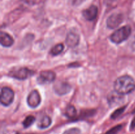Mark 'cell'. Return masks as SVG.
Returning a JSON list of instances; mask_svg holds the SVG:
<instances>
[{"mask_svg":"<svg viewBox=\"0 0 135 134\" xmlns=\"http://www.w3.org/2000/svg\"><path fill=\"white\" fill-rule=\"evenodd\" d=\"M63 134H80V130L76 127H73L66 130Z\"/></svg>","mask_w":135,"mask_h":134,"instance_id":"obj_18","label":"cell"},{"mask_svg":"<svg viewBox=\"0 0 135 134\" xmlns=\"http://www.w3.org/2000/svg\"><path fill=\"white\" fill-rule=\"evenodd\" d=\"M55 79V74L50 70L43 71L40 73L38 78V82L40 84H44L46 83H51Z\"/></svg>","mask_w":135,"mask_h":134,"instance_id":"obj_7","label":"cell"},{"mask_svg":"<svg viewBox=\"0 0 135 134\" xmlns=\"http://www.w3.org/2000/svg\"><path fill=\"white\" fill-rule=\"evenodd\" d=\"M34 74V72L25 67L13 68L9 72V76L13 78L23 80L28 78Z\"/></svg>","mask_w":135,"mask_h":134,"instance_id":"obj_3","label":"cell"},{"mask_svg":"<svg viewBox=\"0 0 135 134\" xmlns=\"http://www.w3.org/2000/svg\"><path fill=\"white\" fill-rule=\"evenodd\" d=\"M98 14V7L95 5H92L88 9L83 11V15L86 20L92 21L96 18Z\"/></svg>","mask_w":135,"mask_h":134,"instance_id":"obj_10","label":"cell"},{"mask_svg":"<svg viewBox=\"0 0 135 134\" xmlns=\"http://www.w3.org/2000/svg\"><path fill=\"white\" fill-rule=\"evenodd\" d=\"M134 128H135V117L133 118V121L131 122V126H130L131 130H133V129Z\"/></svg>","mask_w":135,"mask_h":134,"instance_id":"obj_20","label":"cell"},{"mask_svg":"<svg viewBox=\"0 0 135 134\" xmlns=\"http://www.w3.org/2000/svg\"><path fill=\"white\" fill-rule=\"evenodd\" d=\"M51 120L47 116H44L41 118L38 123V127L40 129H46L48 127L51 125Z\"/></svg>","mask_w":135,"mask_h":134,"instance_id":"obj_12","label":"cell"},{"mask_svg":"<svg viewBox=\"0 0 135 134\" xmlns=\"http://www.w3.org/2000/svg\"><path fill=\"white\" fill-rule=\"evenodd\" d=\"M122 125H117V126H115L113 128L109 130L108 131H107L105 134H117L119 131L122 129Z\"/></svg>","mask_w":135,"mask_h":134,"instance_id":"obj_17","label":"cell"},{"mask_svg":"<svg viewBox=\"0 0 135 134\" xmlns=\"http://www.w3.org/2000/svg\"><path fill=\"white\" fill-rule=\"evenodd\" d=\"M64 49V46L61 43H59V44H57L53 47L51 49L50 51V53L53 55V56H56V55H59L62 51Z\"/></svg>","mask_w":135,"mask_h":134,"instance_id":"obj_14","label":"cell"},{"mask_svg":"<svg viewBox=\"0 0 135 134\" xmlns=\"http://www.w3.org/2000/svg\"><path fill=\"white\" fill-rule=\"evenodd\" d=\"M113 87L115 92L118 94H129L135 89V81L130 76L125 75L118 78L115 81Z\"/></svg>","mask_w":135,"mask_h":134,"instance_id":"obj_1","label":"cell"},{"mask_svg":"<svg viewBox=\"0 0 135 134\" xmlns=\"http://www.w3.org/2000/svg\"><path fill=\"white\" fill-rule=\"evenodd\" d=\"M125 108H126V106H124L119 108V109H117L116 110H115V111L112 113V116H111V118H112V119H115V118H118V117L125 111Z\"/></svg>","mask_w":135,"mask_h":134,"instance_id":"obj_16","label":"cell"},{"mask_svg":"<svg viewBox=\"0 0 135 134\" xmlns=\"http://www.w3.org/2000/svg\"><path fill=\"white\" fill-rule=\"evenodd\" d=\"M54 89L55 93L58 95H63L69 93L71 87L66 82H57L54 85Z\"/></svg>","mask_w":135,"mask_h":134,"instance_id":"obj_8","label":"cell"},{"mask_svg":"<svg viewBox=\"0 0 135 134\" xmlns=\"http://www.w3.org/2000/svg\"><path fill=\"white\" fill-rule=\"evenodd\" d=\"M23 1L28 5H32L35 2V0H23Z\"/></svg>","mask_w":135,"mask_h":134,"instance_id":"obj_21","label":"cell"},{"mask_svg":"<svg viewBox=\"0 0 135 134\" xmlns=\"http://www.w3.org/2000/svg\"><path fill=\"white\" fill-rule=\"evenodd\" d=\"M80 40V36L76 32L71 31L68 33L66 38V43L69 47H75L78 45Z\"/></svg>","mask_w":135,"mask_h":134,"instance_id":"obj_9","label":"cell"},{"mask_svg":"<svg viewBox=\"0 0 135 134\" xmlns=\"http://www.w3.org/2000/svg\"><path fill=\"white\" fill-rule=\"evenodd\" d=\"M35 118H34L33 116H28L25 119V120L22 122V125H23L24 127L25 128H27L29 127L35 121Z\"/></svg>","mask_w":135,"mask_h":134,"instance_id":"obj_15","label":"cell"},{"mask_svg":"<svg viewBox=\"0 0 135 134\" xmlns=\"http://www.w3.org/2000/svg\"><path fill=\"white\" fill-rule=\"evenodd\" d=\"M0 42H1V45L2 46L5 47H9L13 44L14 40H13V38L7 33L1 32V33H0Z\"/></svg>","mask_w":135,"mask_h":134,"instance_id":"obj_11","label":"cell"},{"mask_svg":"<svg viewBox=\"0 0 135 134\" xmlns=\"http://www.w3.org/2000/svg\"><path fill=\"white\" fill-rule=\"evenodd\" d=\"M14 92L11 88L4 87L1 90V103L3 106H9L14 100Z\"/></svg>","mask_w":135,"mask_h":134,"instance_id":"obj_4","label":"cell"},{"mask_svg":"<svg viewBox=\"0 0 135 134\" xmlns=\"http://www.w3.org/2000/svg\"><path fill=\"white\" fill-rule=\"evenodd\" d=\"M133 112H134V113H135V109H134V111H133Z\"/></svg>","mask_w":135,"mask_h":134,"instance_id":"obj_22","label":"cell"},{"mask_svg":"<svg viewBox=\"0 0 135 134\" xmlns=\"http://www.w3.org/2000/svg\"><path fill=\"white\" fill-rule=\"evenodd\" d=\"M41 102V97L39 92L36 90H33L29 93L27 97V103L30 107L32 109L38 107Z\"/></svg>","mask_w":135,"mask_h":134,"instance_id":"obj_6","label":"cell"},{"mask_svg":"<svg viewBox=\"0 0 135 134\" xmlns=\"http://www.w3.org/2000/svg\"><path fill=\"white\" fill-rule=\"evenodd\" d=\"M130 46L131 47V49L133 50H135V35L134 37L133 38V39H132L131 42V43H130Z\"/></svg>","mask_w":135,"mask_h":134,"instance_id":"obj_19","label":"cell"},{"mask_svg":"<svg viewBox=\"0 0 135 134\" xmlns=\"http://www.w3.org/2000/svg\"><path fill=\"white\" fill-rule=\"evenodd\" d=\"M123 20V16L121 13H114L108 17L107 26L109 28L114 29L119 26Z\"/></svg>","mask_w":135,"mask_h":134,"instance_id":"obj_5","label":"cell"},{"mask_svg":"<svg viewBox=\"0 0 135 134\" xmlns=\"http://www.w3.org/2000/svg\"><path fill=\"white\" fill-rule=\"evenodd\" d=\"M76 114V109L73 105H68L65 110V115L68 118H73Z\"/></svg>","mask_w":135,"mask_h":134,"instance_id":"obj_13","label":"cell"},{"mask_svg":"<svg viewBox=\"0 0 135 134\" xmlns=\"http://www.w3.org/2000/svg\"><path fill=\"white\" fill-rule=\"evenodd\" d=\"M131 33V28L129 26H125L118 29L110 36V39L115 43H120L126 40Z\"/></svg>","mask_w":135,"mask_h":134,"instance_id":"obj_2","label":"cell"}]
</instances>
